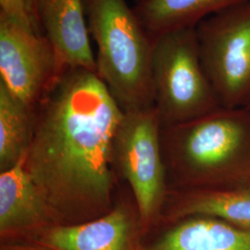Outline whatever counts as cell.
<instances>
[{
    "label": "cell",
    "instance_id": "4fadbf2b",
    "mask_svg": "<svg viewBox=\"0 0 250 250\" xmlns=\"http://www.w3.org/2000/svg\"><path fill=\"white\" fill-rule=\"evenodd\" d=\"M246 0H141L135 9L152 36L197 27L206 18Z\"/></svg>",
    "mask_w": 250,
    "mask_h": 250
},
{
    "label": "cell",
    "instance_id": "30bf717a",
    "mask_svg": "<svg viewBox=\"0 0 250 250\" xmlns=\"http://www.w3.org/2000/svg\"><path fill=\"white\" fill-rule=\"evenodd\" d=\"M37 15L62 70L83 68L97 72L83 0H37Z\"/></svg>",
    "mask_w": 250,
    "mask_h": 250
},
{
    "label": "cell",
    "instance_id": "5b68a950",
    "mask_svg": "<svg viewBox=\"0 0 250 250\" xmlns=\"http://www.w3.org/2000/svg\"><path fill=\"white\" fill-rule=\"evenodd\" d=\"M155 107L125 111L112 146L114 170L131 188L146 236L158 226L170 188Z\"/></svg>",
    "mask_w": 250,
    "mask_h": 250
},
{
    "label": "cell",
    "instance_id": "7c38bea8",
    "mask_svg": "<svg viewBox=\"0 0 250 250\" xmlns=\"http://www.w3.org/2000/svg\"><path fill=\"white\" fill-rule=\"evenodd\" d=\"M167 228L143 250H250V230L209 217L194 216Z\"/></svg>",
    "mask_w": 250,
    "mask_h": 250
},
{
    "label": "cell",
    "instance_id": "8992f818",
    "mask_svg": "<svg viewBox=\"0 0 250 250\" xmlns=\"http://www.w3.org/2000/svg\"><path fill=\"white\" fill-rule=\"evenodd\" d=\"M201 63L221 106L250 102V0L233 5L197 24Z\"/></svg>",
    "mask_w": 250,
    "mask_h": 250
},
{
    "label": "cell",
    "instance_id": "ac0fdd59",
    "mask_svg": "<svg viewBox=\"0 0 250 250\" xmlns=\"http://www.w3.org/2000/svg\"><path fill=\"white\" fill-rule=\"evenodd\" d=\"M248 188H250V184H249V186H248Z\"/></svg>",
    "mask_w": 250,
    "mask_h": 250
},
{
    "label": "cell",
    "instance_id": "3957f363",
    "mask_svg": "<svg viewBox=\"0 0 250 250\" xmlns=\"http://www.w3.org/2000/svg\"><path fill=\"white\" fill-rule=\"evenodd\" d=\"M97 73L124 111L155 107L153 37L125 0H86Z\"/></svg>",
    "mask_w": 250,
    "mask_h": 250
},
{
    "label": "cell",
    "instance_id": "9c48e42d",
    "mask_svg": "<svg viewBox=\"0 0 250 250\" xmlns=\"http://www.w3.org/2000/svg\"><path fill=\"white\" fill-rule=\"evenodd\" d=\"M57 224L23 159L0 172V241L21 243Z\"/></svg>",
    "mask_w": 250,
    "mask_h": 250
},
{
    "label": "cell",
    "instance_id": "6da1fadb",
    "mask_svg": "<svg viewBox=\"0 0 250 250\" xmlns=\"http://www.w3.org/2000/svg\"><path fill=\"white\" fill-rule=\"evenodd\" d=\"M34 112L23 163L55 222L82 224L111 210L112 146L125 111L98 73L66 69Z\"/></svg>",
    "mask_w": 250,
    "mask_h": 250
},
{
    "label": "cell",
    "instance_id": "2e32d148",
    "mask_svg": "<svg viewBox=\"0 0 250 250\" xmlns=\"http://www.w3.org/2000/svg\"><path fill=\"white\" fill-rule=\"evenodd\" d=\"M0 250H48L28 243H1Z\"/></svg>",
    "mask_w": 250,
    "mask_h": 250
},
{
    "label": "cell",
    "instance_id": "9a60e30c",
    "mask_svg": "<svg viewBox=\"0 0 250 250\" xmlns=\"http://www.w3.org/2000/svg\"><path fill=\"white\" fill-rule=\"evenodd\" d=\"M0 15L43 35L37 15V0H0Z\"/></svg>",
    "mask_w": 250,
    "mask_h": 250
},
{
    "label": "cell",
    "instance_id": "8fae6325",
    "mask_svg": "<svg viewBox=\"0 0 250 250\" xmlns=\"http://www.w3.org/2000/svg\"><path fill=\"white\" fill-rule=\"evenodd\" d=\"M202 216L250 230V189H169L159 224Z\"/></svg>",
    "mask_w": 250,
    "mask_h": 250
},
{
    "label": "cell",
    "instance_id": "277c9868",
    "mask_svg": "<svg viewBox=\"0 0 250 250\" xmlns=\"http://www.w3.org/2000/svg\"><path fill=\"white\" fill-rule=\"evenodd\" d=\"M151 69L154 105L162 127L223 107L204 72L196 27L153 37Z\"/></svg>",
    "mask_w": 250,
    "mask_h": 250
},
{
    "label": "cell",
    "instance_id": "52a82bcc",
    "mask_svg": "<svg viewBox=\"0 0 250 250\" xmlns=\"http://www.w3.org/2000/svg\"><path fill=\"white\" fill-rule=\"evenodd\" d=\"M65 70L42 34L0 15V83L35 109Z\"/></svg>",
    "mask_w": 250,
    "mask_h": 250
},
{
    "label": "cell",
    "instance_id": "e0dca14e",
    "mask_svg": "<svg viewBox=\"0 0 250 250\" xmlns=\"http://www.w3.org/2000/svg\"><path fill=\"white\" fill-rule=\"evenodd\" d=\"M247 107H248V108H250V104H249V105H248V106H247Z\"/></svg>",
    "mask_w": 250,
    "mask_h": 250
},
{
    "label": "cell",
    "instance_id": "7a4b0ae2",
    "mask_svg": "<svg viewBox=\"0 0 250 250\" xmlns=\"http://www.w3.org/2000/svg\"><path fill=\"white\" fill-rule=\"evenodd\" d=\"M170 189L248 188L250 109L221 107L205 116L161 127Z\"/></svg>",
    "mask_w": 250,
    "mask_h": 250
},
{
    "label": "cell",
    "instance_id": "5bb4252c",
    "mask_svg": "<svg viewBox=\"0 0 250 250\" xmlns=\"http://www.w3.org/2000/svg\"><path fill=\"white\" fill-rule=\"evenodd\" d=\"M35 112L0 83V171L17 165L34 134Z\"/></svg>",
    "mask_w": 250,
    "mask_h": 250
},
{
    "label": "cell",
    "instance_id": "ba28073f",
    "mask_svg": "<svg viewBox=\"0 0 250 250\" xmlns=\"http://www.w3.org/2000/svg\"><path fill=\"white\" fill-rule=\"evenodd\" d=\"M145 237L134 200H122L97 219L82 224H55L21 243L48 250H143Z\"/></svg>",
    "mask_w": 250,
    "mask_h": 250
}]
</instances>
